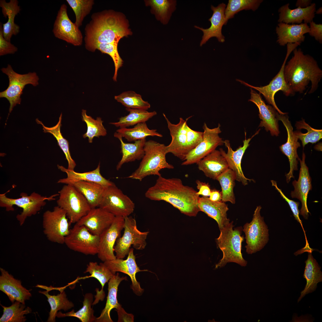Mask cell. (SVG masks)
Wrapping results in <instances>:
<instances>
[{
	"label": "cell",
	"instance_id": "42",
	"mask_svg": "<svg viewBox=\"0 0 322 322\" xmlns=\"http://www.w3.org/2000/svg\"><path fill=\"white\" fill-rule=\"evenodd\" d=\"M157 19L164 24H168L176 9L175 0H150L147 1Z\"/></svg>",
	"mask_w": 322,
	"mask_h": 322
},
{
	"label": "cell",
	"instance_id": "45",
	"mask_svg": "<svg viewBox=\"0 0 322 322\" xmlns=\"http://www.w3.org/2000/svg\"><path fill=\"white\" fill-rule=\"evenodd\" d=\"M216 180L219 182L221 187L222 201L224 202H229L233 204H235L236 200L233 189L236 180L233 172L228 168L218 176Z\"/></svg>",
	"mask_w": 322,
	"mask_h": 322
},
{
	"label": "cell",
	"instance_id": "8",
	"mask_svg": "<svg viewBox=\"0 0 322 322\" xmlns=\"http://www.w3.org/2000/svg\"><path fill=\"white\" fill-rule=\"evenodd\" d=\"M124 231L117 240L114 247L117 258L123 259L128 255L132 245L137 250H143L146 246L148 231L142 232L137 228L135 219L131 216L124 218Z\"/></svg>",
	"mask_w": 322,
	"mask_h": 322
},
{
	"label": "cell",
	"instance_id": "60",
	"mask_svg": "<svg viewBox=\"0 0 322 322\" xmlns=\"http://www.w3.org/2000/svg\"><path fill=\"white\" fill-rule=\"evenodd\" d=\"M315 13L317 14H321L322 13V7L319 8L315 11Z\"/></svg>",
	"mask_w": 322,
	"mask_h": 322
},
{
	"label": "cell",
	"instance_id": "21",
	"mask_svg": "<svg viewBox=\"0 0 322 322\" xmlns=\"http://www.w3.org/2000/svg\"><path fill=\"white\" fill-rule=\"evenodd\" d=\"M305 155L303 152L302 159H299L300 163V169L297 181L295 180L292 182L294 190L291 192L290 195L292 198L299 199L301 202L302 206L300 212V215L303 216L305 219H307L309 216V211L307 206V200L308 194L312 189V179L310 176L309 169L305 162Z\"/></svg>",
	"mask_w": 322,
	"mask_h": 322
},
{
	"label": "cell",
	"instance_id": "31",
	"mask_svg": "<svg viewBox=\"0 0 322 322\" xmlns=\"http://www.w3.org/2000/svg\"><path fill=\"white\" fill-rule=\"evenodd\" d=\"M198 206L200 211H202L208 216L216 221L221 230L230 223L227 218L228 205L222 202H215L210 200L208 197H199Z\"/></svg>",
	"mask_w": 322,
	"mask_h": 322
},
{
	"label": "cell",
	"instance_id": "50",
	"mask_svg": "<svg viewBox=\"0 0 322 322\" xmlns=\"http://www.w3.org/2000/svg\"><path fill=\"white\" fill-rule=\"evenodd\" d=\"M118 43L116 42L99 43L94 47L92 51L94 52L98 49L102 53L107 54L111 56L114 64L115 70L113 79L115 81H117L118 71L122 66L123 62L118 52Z\"/></svg>",
	"mask_w": 322,
	"mask_h": 322
},
{
	"label": "cell",
	"instance_id": "26",
	"mask_svg": "<svg viewBox=\"0 0 322 322\" xmlns=\"http://www.w3.org/2000/svg\"><path fill=\"white\" fill-rule=\"evenodd\" d=\"M226 4L222 3L216 7L211 5V9L213 11L212 16L208 19L211 23L210 26L208 28L204 29L196 25L195 28L201 30L203 35L200 43V46H202L212 37H216L220 42L225 41V38L222 33V30L223 26L225 25V10Z\"/></svg>",
	"mask_w": 322,
	"mask_h": 322
},
{
	"label": "cell",
	"instance_id": "44",
	"mask_svg": "<svg viewBox=\"0 0 322 322\" xmlns=\"http://www.w3.org/2000/svg\"><path fill=\"white\" fill-rule=\"evenodd\" d=\"M0 305L3 309L0 322H24L27 319L24 315L32 312L30 308L28 306L25 308V304L17 301L8 307Z\"/></svg>",
	"mask_w": 322,
	"mask_h": 322
},
{
	"label": "cell",
	"instance_id": "2",
	"mask_svg": "<svg viewBox=\"0 0 322 322\" xmlns=\"http://www.w3.org/2000/svg\"><path fill=\"white\" fill-rule=\"evenodd\" d=\"M91 19L84 30L85 47L89 51L98 44L118 43L121 38L131 34L123 16L114 11L94 13Z\"/></svg>",
	"mask_w": 322,
	"mask_h": 322
},
{
	"label": "cell",
	"instance_id": "17",
	"mask_svg": "<svg viewBox=\"0 0 322 322\" xmlns=\"http://www.w3.org/2000/svg\"><path fill=\"white\" fill-rule=\"evenodd\" d=\"M124 218L115 216L111 225L100 236L98 258L103 262L116 258L114 254V247L117 239L120 236L124 228Z\"/></svg>",
	"mask_w": 322,
	"mask_h": 322
},
{
	"label": "cell",
	"instance_id": "57",
	"mask_svg": "<svg viewBox=\"0 0 322 322\" xmlns=\"http://www.w3.org/2000/svg\"><path fill=\"white\" fill-rule=\"evenodd\" d=\"M118 315V322L134 321V316L131 314L126 312L122 306L116 309Z\"/></svg>",
	"mask_w": 322,
	"mask_h": 322
},
{
	"label": "cell",
	"instance_id": "37",
	"mask_svg": "<svg viewBox=\"0 0 322 322\" xmlns=\"http://www.w3.org/2000/svg\"><path fill=\"white\" fill-rule=\"evenodd\" d=\"M71 185L83 195L91 208L98 207L105 187L96 182L83 181Z\"/></svg>",
	"mask_w": 322,
	"mask_h": 322
},
{
	"label": "cell",
	"instance_id": "46",
	"mask_svg": "<svg viewBox=\"0 0 322 322\" xmlns=\"http://www.w3.org/2000/svg\"><path fill=\"white\" fill-rule=\"evenodd\" d=\"M263 1L261 0H229L225 10V25L229 19L234 17L235 14L243 10H252L255 11Z\"/></svg>",
	"mask_w": 322,
	"mask_h": 322
},
{
	"label": "cell",
	"instance_id": "4",
	"mask_svg": "<svg viewBox=\"0 0 322 322\" xmlns=\"http://www.w3.org/2000/svg\"><path fill=\"white\" fill-rule=\"evenodd\" d=\"M234 226L232 222L220 230V233L216 242L223 255L216 264V268L223 267L229 262H234L243 267L247 265L241 252L242 243L244 239L242 236L243 228L239 227L233 229Z\"/></svg>",
	"mask_w": 322,
	"mask_h": 322
},
{
	"label": "cell",
	"instance_id": "23",
	"mask_svg": "<svg viewBox=\"0 0 322 322\" xmlns=\"http://www.w3.org/2000/svg\"><path fill=\"white\" fill-rule=\"evenodd\" d=\"M115 216L100 208H91L75 223L85 226L92 234L100 236L112 223Z\"/></svg>",
	"mask_w": 322,
	"mask_h": 322
},
{
	"label": "cell",
	"instance_id": "29",
	"mask_svg": "<svg viewBox=\"0 0 322 322\" xmlns=\"http://www.w3.org/2000/svg\"><path fill=\"white\" fill-rule=\"evenodd\" d=\"M289 4H287L281 7L278 10L279 18L278 21L289 23L300 24L304 21V23L307 24L313 21L316 11V4H311L305 8H297L291 9L289 7Z\"/></svg>",
	"mask_w": 322,
	"mask_h": 322
},
{
	"label": "cell",
	"instance_id": "39",
	"mask_svg": "<svg viewBox=\"0 0 322 322\" xmlns=\"http://www.w3.org/2000/svg\"><path fill=\"white\" fill-rule=\"evenodd\" d=\"M62 114L61 113L58 123L54 126L48 127L45 126L43 123L38 119H36L38 124H41L43 127V129L44 133H49L52 134L57 140L58 145L63 151L68 162L67 169L70 170H74L76 166V164L72 159L69 150V143L66 139L63 136L61 131V126Z\"/></svg>",
	"mask_w": 322,
	"mask_h": 322
},
{
	"label": "cell",
	"instance_id": "32",
	"mask_svg": "<svg viewBox=\"0 0 322 322\" xmlns=\"http://www.w3.org/2000/svg\"><path fill=\"white\" fill-rule=\"evenodd\" d=\"M312 250L308 253L307 259L305 261V266L303 277L306 280V284L304 289L301 291L298 300L299 302L305 295L314 291L317 288V284L322 281V272L321 267L312 255Z\"/></svg>",
	"mask_w": 322,
	"mask_h": 322
},
{
	"label": "cell",
	"instance_id": "16",
	"mask_svg": "<svg viewBox=\"0 0 322 322\" xmlns=\"http://www.w3.org/2000/svg\"><path fill=\"white\" fill-rule=\"evenodd\" d=\"M52 32L55 37L78 46L83 43V35L79 27L69 18L67 7L62 4L58 12Z\"/></svg>",
	"mask_w": 322,
	"mask_h": 322
},
{
	"label": "cell",
	"instance_id": "18",
	"mask_svg": "<svg viewBox=\"0 0 322 322\" xmlns=\"http://www.w3.org/2000/svg\"><path fill=\"white\" fill-rule=\"evenodd\" d=\"M163 114L166 121L172 139L170 144L166 146V153H171L184 161L189 153L187 143V121L192 116L188 117L185 120L180 117L179 122L177 124H174L170 122L164 114Z\"/></svg>",
	"mask_w": 322,
	"mask_h": 322
},
{
	"label": "cell",
	"instance_id": "54",
	"mask_svg": "<svg viewBox=\"0 0 322 322\" xmlns=\"http://www.w3.org/2000/svg\"><path fill=\"white\" fill-rule=\"evenodd\" d=\"M0 25V55L14 54L18 50L17 48L10 42L6 40L3 36V27Z\"/></svg>",
	"mask_w": 322,
	"mask_h": 322
},
{
	"label": "cell",
	"instance_id": "25",
	"mask_svg": "<svg viewBox=\"0 0 322 322\" xmlns=\"http://www.w3.org/2000/svg\"><path fill=\"white\" fill-rule=\"evenodd\" d=\"M0 290L7 296L11 302L17 301L25 304V301L32 296L30 290L23 287L20 280L14 278L4 269L0 268Z\"/></svg>",
	"mask_w": 322,
	"mask_h": 322
},
{
	"label": "cell",
	"instance_id": "47",
	"mask_svg": "<svg viewBox=\"0 0 322 322\" xmlns=\"http://www.w3.org/2000/svg\"><path fill=\"white\" fill-rule=\"evenodd\" d=\"M82 119L87 126V130L83 135V137L88 138L89 143L92 142L93 139L95 137L104 136L107 134V131L103 124V121L100 117H97L96 120L86 114V111L83 109L81 113Z\"/></svg>",
	"mask_w": 322,
	"mask_h": 322
},
{
	"label": "cell",
	"instance_id": "27",
	"mask_svg": "<svg viewBox=\"0 0 322 322\" xmlns=\"http://www.w3.org/2000/svg\"><path fill=\"white\" fill-rule=\"evenodd\" d=\"M309 29L307 24L304 23L290 24L280 22L276 28L278 36L277 42L281 46L288 43H301L304 41V35L309 32Z\"/></svg>",
	"mask_w": 322,
	"mask_h": 322
},
{
	"label": "cell",
	"instance_id": "43",
	"mask_svg": "<svg viewBox=\"0 0 322 322\" xmlns=\"http://www.w3.org/2000/svg\"><path fill=\"white\" fill-rule=\"evenodd\" d=\"M93 302V296L91 293L84 295L82 307L76 312L74 309L65 313L58 312L56 317L58 318L66 317H73L78 318L82 322H95L96 317L94 315V310L91 307Z\"/></svg>",
	"mask_w": 322,
	"mask_h": 322
},
{
	"label": "cell",
	"instance_id": "40",
	"mask_svg": "<svg viewBox=\"0 0 322 322\" xmlns=\"http://www.w3.org/2000/svg\"><path fill=\"white\" fill-rule=\"evenodd\" d=\"M45 291H39V292L45 295L47 298L51 309L47 322H55V317L58 310L62 309L67 311L74 306L73 303L69 301L66 297V295L63 290L60 291V294L57 295H51L47 290Z\"/></svg>",
	"mask_w": 322,
	"mask_h": 322
},
{
	"label": "cell",
	"instance_id": "35",
	"mask_svg": "<svg viewBox=\"0 0 322 322\" xmlns=\"http://www.w3.org/2000/svg\"><path fill=\"white\" fill-rule=\"evenodd\" d=\"M89 273L90 275L89 277H93L96 279L101 286L100 290L96 289V294L95 296V300L93 301V305L97 303L99 301H102L105 297V292L103 288L105 284L113 276L114 274L104 264L100 263L98 264L96 262H90L87 264L86 269L84 273ZM115 275V274H114Z\"/></svg>",
	"mask_w": 322,
	"mask_h": 322
},
{
	"label": "cell",
	"instance_id": "53",
	"mask_svg": "<svg viewBox=\"0 0 322 322\" xmlns=\"http://www.w3.org/2000/svg\"><path fill=\"white\" fill-rule=\"evenodd\" d=\"M187 131V147L189 153L201 142L203 132L193 130L188 125Z\"/></svg>",
	"mask_w": 322,
	"mask_h": 322
},
{
	"label": "cell",
	"instance_id": "38",
	"mask_svg": "<svg viewBox=\"0 0 322 322\" xmlns=\"http://www.w3.org/2000/svg\"><path fill=\"white\" fill-rule=\"evenodd\" d=\"M156 131V129H149L145 122L142 123L131 128H120L115 132L114 136L117 138L124 137L129 142L145 139L148 136L162 137V134Z\"/></svg>",
	"mask_w": 322,
	"mask_h": 322
},
{
	"label": "cell",
	"instance_id": "30",
	"mask_svg": "<svg viewBox=\"0 0 322 322\" xmlns=\"http://www.w3.org/2000/svg\"><path fill=\"white\" fill-rule=\"evenodd\" d=\"M198 169L207 177L216 179L229 168L227 162L219 150L215 149L197 163Z\"/></svg>",
	"mask_w": 322,
	"mask_h": 322
},
{
	"label": "cell",
	"instance_id": "34",
	"mask_svg": "<svg viewBox=\"0 0 322 322\" xmlns=\"http://www.w3.org/2000/svg\"><path fill=\"white\" fill-rule=\"evenodd\" d=\"M17 0H10L7 2L5 0L0 1V7L4 17L8 18L7 22L2 24L3 36L7 41H10L13 35H17L19 32V26L14 22L15 17L21 10Z\"/></svg>",
	"mask_w": 322,
	"mask_h": 322
},
{
	"label": "cell",
	"instance_id": "28",
	"mask_svg": "<svg viewBox=\"0 0 322 322\" xmlns=\"http://www.w3.org/2000/svg\"><path fill=\"white\" fill-rule=\"evenodd\" d=\"M58 169L67 174L66 178L59 179L58 183L72 185L77 182L83 181L92 182L98 183L104 187L115 184L113 182L104 177L100 173V163L95 170L84 173H79L74 170L66 168L62 165H57Z\"/></svg>",
	"mask_w": 322,
	"mask_h": 322
},
{
	"label": "cell",
	"instance_id": "13",
	"mask_svg": "<svg viewBox=\"0 0 322 322\" xmlns=\"http://www.w3.org/2000/svg\"><path fill=\"white\" fill-rule=\"evenodd\" d=\"M98 207L115 216L125 218L133 213L135 205L129 197L114 184L105 188Z\"/></svg>",
	"mask_w": 322,
	"mask_h": 322
},
{
	"label": "cell",
	"instance_id": "36",
	"mask_svg": "<svg viewBox=\"0 0 322 322\" xmlns=\"http://www.w3.org/2000/svg\"><path fill=\"white\" fill-rule=\"evenodd\" d=\"M121 143V153L122 157L116 166V169L119 170L124 163L142 159L145 152L144 147L146 139L137 140L134 143H124L122 138H118Z\"/></svg>",
	"mask_w": 322,
	"mask_h": 322
},
{
	"label": "cell",
	"instance_id": "5",
	"mask_svg": "<svg viewBox=\"0 0 322 322\" xmlns=\"http://www.w3.org/2000/svg\"><path fill=\"white\" fill-rule=\"evenodd\" d=\"M144 155L138 168L127 178L141 181L147 176L161 175L160 171L164 168L172 169L174 166L166 159V146L152 140L146 141Z\"/></svg>",
	"mask_w": 322,
	"mask_h": 322
},
{
	"label": "cell",
	"instance_id": "9",
	"mask_svg": "<svg viewBox=\"0 0 322 322\" xmlns=\"http://www.w3.org/2000/svg\"><path fill=\"white\" fill-rule=\"evenodd\" d=\"M1 70L8 76L9 80L8 86L4 91L0 92V97L5 98L9 101V114L17 104H21V96L25 86L28 84L37 86L38 84L39 78L35 72L24 74H18L13 70L10 64L8 65L7 68H3Z\"/></svg>",
	"mask_w": 322,
	"mask_h": 322
},
{
	"label": "cell",
	"instance_id": "10",
	"mask_svg": "<svg viewBox=\"0 0 322 322\" xmlns=\"http://www.w3.org/2000/svg\"><path fill=\"white\" fill-rule=\"evenodd\" d=\"M66 213L58 206L52 210H47L43 213V232L50 241L60 244H64L66 237L69 233V225Z\"/></svg>",
	"mask_w": 322,
	"mask_h": 322
},
{
	"label": "cell",
	"instance_id": "7",
	"mask_svg": "<svg viewBox=\"0 0 322 322\" xmlns=\"http://www.w3.org/2000/svg\"><path fill=\"white\" fill-rule=\"evenodd\" d=\"M58 193L57 206L65 211L70 224L77 223L91 209L85 197L72 185H64Z\"/></svg>",
	"mask_w": 322,
	"mask_h": 322
},
{
	"label": "cell",
	"instance_id": "48",
	"mask_svg": "<svg viewBox=\"0 0 322 322\" xmlns=\"http://www.w3.org/2000/svg\"><path fill=\"white\" fill-rule=\"evenodd\" d=\"M114 97L117 102L127 108L147 110L151 107L148 102L142 99L140 95L133 91L123 92Z\"/></svg>",
	"mask_w": 322,
	"mask_h": 322
},
{
	"label": "cell",
	"instance_id": "41",
	"mask_svg": "<svg viewBox=\"0 0 322 322\" xmlns=\"http://www.w3.org/2000/svg\"><path fill=\"white\" fill-rule=\"evenodd\" d=\"M126 110L129 112L128 114L120 117L118 122L110 124L120 128H126L139 123L146 122L157 114L155 111L149 112L142 109L126 108Z\"/></svg>",
	"mask_w": 322,
	"mask_h": 322
},
{
	"label": "cell",
	"instance_id": "15",
	"mask_svg": "<svg viewBox=\"0 0 322 322\" xmlns=\"http://www.w3.org/2000/svg\"><path fill=\"white\" fill-rule=\"evenodd\" d=\"M220 127V124H219L217 127L210 129L204 123L202 141L187 155L182 165L197 164L217 147L223 145L224 141L219 135L221 132Z\"/></svg>",
	"mask_w": 322,
	"mask_h": 322
},
{
	"label": "cell",
	"instance_id": "56",
	"mask_svg": "<svg viewBox=\"0 0 322 322\" xmlns=\"http://www.w3.org/2000/svg\"><path fill=\"white\" fill-rule=\"evenodd\" d=\"M196 187L198 190L197 194L199 196L202 195L203 196L208 197L209 196L211 192L210 185L208 183L203 182L197 180L196 181Z\"/></svg>",
	"mask_w": 322,
	"mask_h": 322
},
{
	"label": "cell",
	"instance_id": "52",
	"mask_svg": "<svg viewBox=\"0 0 322 322\" xmlns=\"http://www.w3.org/2000/svg\"><path fill=\"white\" fill-rule=\"evenodd\" d=\"M271 182L272 183V186L275 187V189L279 192L281 196L287 202L293 213V216L294 217L295 219L300 224L304 233L306 241V244H308V243L306 237V235L305 231L303 226L302 222L300 219L299 216L300 211L298 209V207L299 205V203L298 202H295L293 200L290 199L287 197L282 192L281 189L278 188L277 184L276 182L274 180H271Z\"/></svg>",
	"mask_w": 322,
	"mask_h": 322
},
{
	"label": "cell",
	"instance_id": "20",
	"mask_svg": "<svg viewBox=\"0 0 322 322\" xmlns=\"http://www.w3.org/2000/svg\"><path fill=\"white\" fill-rule=\"evenodd\" d=\"M134 249L130 248L126 259L116 258L103 263L114 275L116 272H121L128 275L131 281V288L136 295L140 296L143 294L144 290L141 288L140 283L137 281L136 274L140 272L148 271L146 270H141L138 266L134 253Z\"/></svg>",
	"mask_w": 322,
	"mask_h": 322
},
{
	"label": "cell",
	"instance_id": "49",
	"mask_svg": "<svg viewBox=\"0 0 322 322\" xmlns=\"http://www.w3.org/2000/svg\"><path fill=\"white\" fill-rule=\"evenodd\" d=\"M295 126L297 129H305L307 130V131L306 133H303L299 131H294L298 139L301 141L303 147L309 143H315L322 139V129H317L312 128L305 122L304 119L297 122Z\"/></svg>",
	"mask_w": 322,
	"mask_h": 322
},
{
	"label": "cell",
	"instance_id": "11",
	"mask_svg": "<svg viewBox=\"0 0 322 322\" xmlns=\"http://www.w3.org/2000/svg\"><path fill=\"white\" fill-rule=\"evenodd\" d=\"M299 45L298 43H288L287 44V52L285 58L278 74L269 83L263 86H253L245 82L237 80L241 83L255 89L262 94L267 102L276 110L280 114L285 115L287 114L281 111L278 108L274 100V96L276 93L279 91H282L286 96L293 95L294 93L286 83L284 76V69L287 59L291 52Z\"/></svg>",
	"mask_w": 322,
	"mask_h": 322
},
{
	"label": "cell",
	"instance_id": "51",
	"mask_svg": "<svg viewBox=\"0 0 322 322\" xmlns=\"http://www.w3.org/2000/svg\"><path fill=\"white\" fill-rule=\"evenodd\" d=\"M74 12L76 17L75 23L79 28L82 25L86 16L90 12L94 4L93 0H66Z\"/></svg>",
	"mask_w": 322,
	"mask_h": 322
},
{
	"label": "cell",
	"instance_id": "33",
	"mask_svg": "<svg viewBox=\"0 0 322 322\" xmlns=\"http://www.w3.org/2000/svg\"><path fill=\"white\" fill-rule=\"evenodd\" d=\"M126 280H127V277H120L119 273H117L109 281L108 292L105 306L100 316L96 318L95 322H113L110 317V312L113 309H117L122 306L118 303L117 299L118 288L122 281Z\"/></svg>",
	"mask_w": 322,
	"mask_h": 322
},
{
	"label": "cell",
	"instance_id": "14",
	"mask_svg": "<svg viewBox=\"0 0 322 322\" xmlns=\"http://www.w3.org/2000/svg\"><path fill=\"white\" fill-rule=\"evenodd\" d=\"M100 236L94 235L83 225L75 224L66 237L64 244L70 249L86 255L97 254Z\"/></svg>",
	"mask_w": 322,
	"mask_h": 322
},
{
	"label": "cell",
	"instance_id": "6",
	"mask_svg": "<svg viewBox=\"0 0 322 322\" xmlns=\"http://www.w3.org/2000/svg\"><path fill=\"white\" fill-rule=\"evenodd\" d=\"M20 196L21 197L13 199L7 197L6 193L1 194L0 206L5 208L8 211H13L14 205L22 208V211L16 216L17 220L21 226L27 217L36 214L46 205V200L55 199L54 197L55 195L43 196L34 192L30 195L26 193H21Z\"/></svg>",
	"mask_w": 322,
	"mask_h": 322
},
{
	"label": "cell",
	"instance_id": "55",
	"mask_svg": "<svg viewBox=\"0 0 322 322\" xmlns=\"http://www.w3.org/2000/svg\"><path fill=\"white\" fill-rule=\"evenodd\" d=\"M309 35L314 37L320 43L322 42V24H317L312 21L309 23Z\"/></svg>",
	"mask_w": 322,
	"mask_h": 322
},
{
	"label": "cell",
	"instance_id": "3",
	"mask_svg": "<svg viewBox=\"0 0 322 322\" xmlns=\"http://www.w3.org/2000/svg\"><path fill=\"white\" fill-rule=\"evenodd\" d=\"M293 51V55L284 67L286 83L294 93H302L311 82L309 93L314 92L321 78L322 70L314 58L304 55L301 49L295 48Z\"/></svg>",
	"mask_w": 322,
	"mask_h": 322
},
{
	"label": "cell",
	"instance_id": "19",
	"mask_svg": "<svg viewBox=\"0 0 322 322\" xmlns=\"http://www.w3.org/2000/svg\"><path fill=\"white\" fill-rule=\"evenodd\" d=\"M277 114V117L278 120H281L286 128L287 132V142L279 147L280 151L287 157L290 165L289 172L285 176L286 181L288 183L291 178H294L293 174L294 171L298 170V165L299 158L298 156L297 150L301 146L298 142V139L293 131V128L289 117L287 115Z\"/></svg>",
	"mask_w": 322,
	"mask_h": 322
},
{
	"label": "cell",
	"instance_id": "24",
	"mask_svg": "<svg viewBox=\"0 0 322 322\" xmlns=\"http://www.w3.org/2000/svg\"><path fill=\"white\" fill-rule=\"evenodd\" d=\"M250 94L249 101L254 103L259 110L258 115L261 120L259 127H264L266 131H270L272 136H278L280 133L277 117L278 112L272 106L266 105L261 95L252 89Z\"/></svg>",
	"mask_w": 322,
	"mask_h": 322
},
{
	"label": "cell",
	"instance_id": "12",
	"mask_svg": "<svg viewBox=\"0 0 322 322\" xmlns=\"http://www.w3.org/2000/svg\"><path fill=\"white\" fill-rule=\"evenodd\" d=\"M261 206H257L253 215L252 220L243 226L247 245L246 252L252 254L262 249L268 242L269 230L264 218L260 214Z\"/></svg>",
	"mask_w": 322,
	"mask_h": 322
},
{
	"label": "cell",
	"instance_id": "58",
	"mask_svg": "<svg viewBox=\"0 0 322 322\" xmlns=\"http://www.w3.org/2000/svg\"><path fill=\"white\" fill-rule=\"evenodd\" d=\"M209 197V199L212 201L217 202L222 201L221 192L216 189L211 190Z\"/></svg>",
	"mask_w": 322,
	"mask_h": 322
},
{
	"label": "cell",
	"instance_id": "59",
	"mask_svg": "<svg viewBox=\"0 0 322 322\" xmlns=\"http://www.w3.org/2000/svg\"><path fill=\"white\" fill-rule=\"evenodd\" d=\"M312 1L310 0H298L296 3V6L304 8L309 6Z\"/></svg>",
	"mask_w": 322,
	"mask_h": 322
},
{
	"label": "cell",
	"instance_id": "1",
	"mask_svg": "<svg viewBox=\"0 0 322 322\" xmlns=\"http://www.w3.org/2000/svg\"><path fill=\"white\" fill-rule=\"evenodd\" d=\"M193 188L184 185L176 178L158 176L154 185L149 188L145 196L154 201H164L190 216H196L200 211L198 206L199 196Z\"/></svg>",
	"mask_w": 322,
	"mask_h": 322
},
{
	"label": "cell",
	"instance_id": "22",
	"mask_svg": "<svg viewBox=\"0 0 322 322\" xmlns=\"http://www.w3.org/2000/svg\"><path fill=\"white\" fill-rule=\"evenodd\" d=\"M260 129L253 135L251 137L246 139V133L245 132V138L243 141V145L240 146L236 150L234 151L231 148L230 141L226 140L224 141V144L227 148V151L226 153L223 149H219L222 155L226 160L229 166V168L231 169L234 173L236 180L241 182L244 185L248 184V181H254L253 179L246 178L244 176L241 167V162L243 156L246 150L249 146V143L251 139L256 135L258 134Z\"/></svg>",
	"mask_w": 322,
	"mask_h": 322
}]
</instances>
